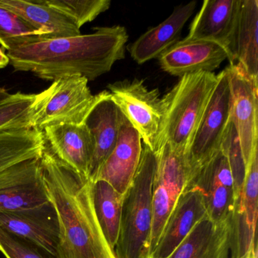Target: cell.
I'll use <instances>...</instances> for the list:
<instances>
[{
    "instance_id": "2",
    "label": "cell",
    "mask_w": 258,
    "mask_h": 258,
    "mask_svg": "<svg viewBox=\"0 0 258 258\" xmlns=\"http://www.w3.org/2000/svg\"><path fill=\"white\" fill-rule=\"evenodd\" d=\"M40 166L58 223L57 258H116L96 217L93 182L61 163L46 143Z\"/></svg>"
},
{
    "instance_id": "8",
    "label": "cell",
    "mask_w": 258,
    "mask_h": 258,
    "mask_svg": "<svg viewBox=\"0 0 258 258\" xmlns=\"http://www.w3.org/2000/svg\"><path fill=\"white\" fill-rule=\"evenodd\" d=\"M231 91L226 69L217 75V83L186 153L188 182L220 150L230 121Z\"/></svg>"
},
{
    "instance_id": "6",
    "label": "cell",
    "mask_w": 258,
    "mask_h": 258,
    "mask_svg": "<svg viewBox=\"0 0 258 258\" xmlns=\"http://www.w3.org/2000/svg\"><path fill=\"white\" fill-rule=\"evenodd\" d=\"M117 108L139 133L145 146L155 154L160 149L164 123L163 101L158 90H149L143 80L125 79L108 85Z\"/></svg>"
},
{
    "instance_id": "23",
    "label": "cell",
    "mask_w": 258,
    "mask_h": 258,
    "mask_svg": "<svg viewBox=\"0 0 258 258\" xmlns=\"http://www.w3.org/2000/svg\"><path fill=\"white\" fill-rule=\"evenodd\" d=\"M42 39L40 31L17 15L0 7V44L8 52Z\"/></svg>"
},
{
    "instance_id": "7",
    "label": "cell",
    "mask_w": 258,
    "mask_h": 258,
    "mask_svg": "<svg viewBox=\"0 0 258 258\" xmlns=\"http://www.w3.org/2000/svg\"><path fill=\"white\" fill-rule=\"evenodd\" d=\"M43 131L34 128L0 131V191L43 179Z\"/></svg>"
},
{
    "instance_id": "26",
    "label": "cell",
    "mask_w": 258,
    "mask_h": 258,
    "mask_svg": "<svg viewBox=\"0 0 258 258\" xmlns=\"http://www.w3.org/2000/svg\"><path fill=\"white\" fill-rule=\"evenodd\" d=\"M46 4L70 18L81 29L111 7L110 0H45Z\"/></svg>"
},
{
    "instance_id": "15",
    "label": "cell",
    "mask_w": 258,
    "mask_h": 258,
    "mask_svg": "<svg viewBox=\"0 0 258 258\" xmlns=\"http://www.w3.org/2000/svg\"><path fill=\"white\" fill-rule=\"evenodd\" d=\"M206 217L203 195L196 187L187 185L178 198L159 241L149 258H168L193 228Z\"/></svg>"
},
{
    "instance_id": "22",
    "label": "cell",
    "mask_w": 258,
    "mask_h": 258,
    "mask_svg": "<svg viewBox=\"0 0 258 258\" xmlns=\"http://www.w3.org/2000/svg\"><path fill=\"white\" fill-rule=\"evenodd\" d=\"M43 179L0 191V212H22L50 205Z\"/></svg>"
},
{
    "instance_id": "16",
    "label": "cell",
    "mask_w": 258,
    "mask_h": 258,
    "mask_svg": "<svg viewBox=\"0 0 258 258\" xmlns=\"http://www.w3.org/2000/svg\"><path fill=\"white\" fill-rule=\"evenodd\" d=\"M142 152L141 137L123 115L115 147L101 167L94 182L105 181L117 192L124 195L135 176Z\"/></svg>"
},
{
    "instance_id": "9",
    "label": "cell",
    "mask_w": 258,
    "mask_h": 258,
    "mask_svg": "<svg viewBox=\"0 0 258 258\" xmlns=\"http://www.w3.org/2000/svg\"><path fill=\"white\" fill-rule=\"evenodd\" d=\"M226 70L230 85V119L236 131L247 170L258 152V84L236 63L229 64Z\"/></svg>"
},
{
    "instance_id": "12",
    "label": "cell",
    "mask_w": 258,
    "mask_h": 258,
    "mask_svg": "<svg viewBox=\"0 0 258 258\" xmlns=\"http://www.w3.org/2000/svg\"><path fill=\"white\" fill-rule=\"evenodd\" d=\"M122 117L123 114L108 91L96 95L94 103L83 122L93 143L88 174L92 182L96 180L101 167L115 147Z\"/></svg>"
},
{
    "instance_id": "10",
    "label": "cell",
    "mask_w": 258,
    "mask_h": 258,
    "mask_svg": "<svg viewBox=\"0 0 258 258\" xmlns=\"http://www.w3.org/2000/svg\"><path fill=\"white\" fill-rule=\"evenodd\" d=\"M187 185L196 187L202 193L208 217L214 223H222L235 214L236 199L233 178L227 158L220 149Z\"/></svg>"
},
{
    "instance_id": "31",
    "label": "cell",
    "mask_w": 258,
    "mask_h": 258,
    "mask_svg": "<svg viewBox=\"0 0 258 258\" xmlns=\"http://www.w3.org/2000/svg\"><path fill=\"white\" fill-rule=\"evenodd\" d=\"M10 96V93H9V92L7 91L6 89L0 87V102L5 100V99H7Z\"/></svg>"
},
{
    "instance_id": "32",
    "label": "cell",
    "mask_w": 258,
    "mask_h": 258,
    "mask_svg": "<svg viewBox=\"0 0 258 258\" xmlns=\"http://www.w3.org/2000/svg\"><path fill=\"white\" fill-rule=\"evenodd\" d=\"M247 258H257V247H256V244H255L252 247L250 253L247 255Z\"/></svg>"
},
{
    "instance_id": "5",
    "label": "cell",
    "mask_w": 258,
    "mask_h": 258,
    "mask_svg": "<svg viewBox=\"0 0 258 258\" xmlns=\"http://www.w3.org/2000/svg\"><path fill=\"white\" fill-rule=\"evenodd\" d=\"M88 82L84 77H64L36 94L31 108V127L43 131L51 125L82 123L96 99Z\"/></svg>"
},
{
    "instance_id": "21",
    "label": "cell",
    "mask_w": 258,
    "mask_h": 258,
    "mask_svg": "<svg viewBox=\"0 0 258 258\" xmlns=\"http://www.w3.org/2000/svg\"><path fill=\"white\" fill-rule=\"evenodd\" d=\"M93 197L98 221L114 252L120 232L124 195L117 192L105 181L97 180L93 182Z\"/></svg>"
},
{
    "instance_id": "3",
    "label": "cell",
    "mask_w": 258,
    "mask_h": 258,
    "mask_svg": "<svg viewBox=\"0 0 258 258\" xmlns=\"http://www.w3.org/2000/svg\"><path fill=\"white\" fill-rule=\"evenodd\" d=\"M157 155L143 145L134 179L123 197L116 258H149L152 222V188Z\"/></svg>"
},
{
    "instance_id": "30",
    "label": "cell",
    "mask_w": 258,
    "mask_h": 258,
    "mask_svg": "<svg viewBox=\"0 0 258 258\" xmlns=\"http://www.w3.org/2000/svg\"><path fill=\"white\" fill-rule=\"evenodd\" d=\"M10 63V60L8 55L0 48V69L7 67Z\"/></svg>"
},
{
    "instance_id": "20",
    "label": "cell",
    "mask_w": 258,
    "mask_h": 258,
    "mask_svg": "<svg viewBox=\"0 0 258 258\" xmlns=\"http://www.w3.org/2000/svg\"><path fill=\"white\" fill-rule=\"evenodd\" d=\"M234 61L258 84V1L241 0Z\"/></svg>"
},
{
    "instance_id": "1",
    "label": "cell",
    "mask_w": 258,
    "mask_h": 258,
    "mask_svg": "<svg viewBox=\"0 0 258 258\" xmlns=\"http://www.w3.org/2000/svg\"><path fill=\"white\" fill-rule=\"evenodd\" d=\"M87 35L43 39L9 51L15 71L31 72L46 81L81 76L88 81L111 71L125 57L127 31L124 27H98Z\"/></svg>"
},
{
    "instance_id": "28",
    "label": "cell",
    "mask_w": 258,
    "mask_h": 258,
    "mask_svg": "<svg viewBox=\"0 0 258 258\" xmlns=\"http://www.w3.org/2000/svg\"><path fill=\"white\" fill-rule=\"evenodd\" d=\"M258 152L255 154L246 173L243 185L241 212L245 217L247 226L256 232L257 220Z\"/></svg>"
},
{
    "instance_id": "19",
    "label": "cell",
    "mask_w": 258,
    "mask_h": 258,
    "mask_svg": "<svg viewBox=\"0 0 258 258\" xmlns=\"http://www.w3.org/2000/svg\"><path fill=\"white\" fill-rule=\"evenodd\" d=\"M0 7L10 10L40 31L43 39L81 35V29L66 15L46 4L45 0H0Z\"/></svg>"
},
{
    "instance_id": "11",
    "label": "cell",
    "mask_w": 258,
    "mask_h": 258,
    "mask_svg": "<svg viewBox=\"0 0 258 258\" xmlns=\"http://www.w3.org/2000/svg\"><path fill=\"white\" fill-rule=\"evenodd\" d=\"M241 0H205L190 25L186 40L214 42L227 49L234 61V43Z\"/></svg>"
},
{
    "instance_id": "13",
    "label": "cell",
    "mask_w": 258,
    "mask_h": 258,
    "mask_svg": "<svg viewBox=\"0 0 258 258\" xmlns=\"http://www.w3.org/2000/svg\"><path fill=\"white\" fill-rule=\"evenodd\" d=\"M161 69L182 77L199 72H212L228 59L230 54L218 43L205 40H179L158 58Z\"/></svg>"
},
{
    "instance_id": "18",
    "label": "cell",
    "mask_w": 258,
    "mask_h": 258,
    "mask_svg": "<svg viewBox=\"0 0 258 258\" xmlns=\"http://www.w3.org/2000/svg\"><path fill=\"white\" fill-rule=\"evenodd\" d=\"M196 1L176 7L172 14L158 26L148 30L126 46L133 59L142 64L158 58L179 41L182 28L194 13Z\"/></svg>"
},
{
    "instance_id": "29",
    "label": "cell",
    "mask_w": 258,
    "mask_h": 258,
    "mask_svg": "<svg viewBox=\"0 0 258 258\" xmlns=\"http://www.w3.org/2000/svg\"><path fill=\"white\" fill-rule=\"evenodd\" d=\"M0 252L6 258H49L34 244L0 228Z\"/></svg>"
},
{
    "instance_id": "27",
    "label": "cell",
    "mask_w": 258,
    "mask_h": 258,
    "mask_svg": "<svg viewBox=\"0 0 258 258\" xmlns=\"http://www.w3.org/2000/svg\"><path fill=\"white\" fill-rule=\"evenodd\" d=\"M217 223L209 217L201 220L168 258H200L212 242Z\"/></svg>"
},
{
    "instance_id": "17",
    "label": "cell",
    "mask_w": 258,
    "mask_h": 258,
    "mask_svg": "<svg viewBox=\"0 0 258 258\" xmlns=\"http://www.w3.org/2000/svg\"><path fill=\"white\" fill-rule=\"evenodd\" d=\"M43 134L53 155L77 174L89 179L93 143L87 126L83 123L51 125L43 130Z\"/></svg>"
},
{
    "instance_id": "4",
    "label": "cell",
    "mask_w": 258,
    "mask_h": 258,
    "mask_svg": "<svg viewBox=\"0 0 258 258\" xmlns=\"http://www.w3.org/2000/svg\"><path fill=\"white\" fill-rule=\"evenodd\" d=\"M216 83L213 72L185 75L162 98L164 117L159 151L168 143L186 155Z\"/></svg>"
},
{
    "instance_id": "14",
    "label": "cell",
    "mask_w": 258,
    "mask_h": 258,
    "mask_svg": "<svg viewBox=\"0 0 258 258\" xmlns=\"http://www.w3.org/2000/svg\"><path fill=\"white\" fill-rule=\"evenodd\" d=\"M0 228L57 258L58 227L52 205L32 211L0 212Z\"/></svg>"
},
{
    "instance_id": "25",
    "label": "cell",
    "mask_w": 258,
    "mask_h": 258,
    "mask_svg": "<svg viewBox=\"0 0 258 258\" xmlns=\"http://www.w3.org/2000/svg\"><path fill=\"white\" fill-rule=\"evenodd\" d=\"M220 149L227 158L231 172H232L235 199H236V211H235L241 212L243 185H244L247 170L238 135L231 119L225 131Z\"/></svg>"
},
{
    "instance_id": "24",
    "label": "cell",
    "mask_w": 258,
    "mask_h": 258,
    "mask_svg": "<svg viewBox=\"0 0 258 258\" xmlns=\"http://www.w3.org/2000/svg\"><path fill=\"white\" fill-rule=\"evenodd\" d=\"M36 94L17 93L0 102V131L31 127V108Z\"/></svg>"
}]
</instances>
